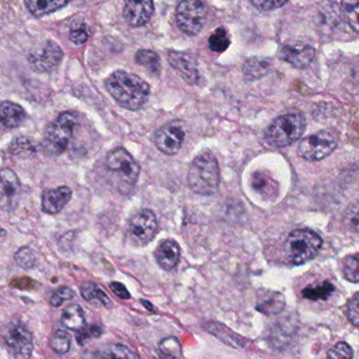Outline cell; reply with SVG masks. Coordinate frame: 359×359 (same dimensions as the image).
<instances>
[{"label":"cell","mask_w":359,"mask_h":359,"mask_svg":"<svg viewBox=\"0 0 359 359\" xmlns=\"http://www.w3.org/2000/svg\"><path fill=\"white\" fill-rule=\"evenodd\" d=\"M155 257H156L157 264L163 270H173L180 262V245L173 239L163 241L155 251Z\"/></svg>","instance_id":"d6986e66"},{"label":"cell","mask_w":359,"mask_h":359,"mask_svg":"<svg viewBox=\"0 0 359 359\" xmlns=\"http://www.w3.org/2000/svg\"><path fill=\"white\" fill-rule=\"evenodd\" d=\"M285 306V296L276 291H266L258 296L256 310L262 314L277 315L283 312Z\"/></svg>","instance_id":"44dd1931"},{"label":"cell","mask_w":359,"mask_h":359,"mask_svg":"<svg viewBox=\"0 0 359 359\" xmlns=\"http://www.w3.org/2000/svg\"><path fill=\"white\" fill-rule=\"evenodd\" d=\"M89 35V30H88L87 25L85 22H77L76 20L71 25L69 37H70L71 41L76 43V45H83V43H87Z\"/></svg>","instance_id":"d590c367"},{"label":"cell","mask_w":359,"mask_h":359,"mask_svg":"<svg viewBox=\"0 0 359 359\" xmlns=\"http://www.w3.org/2000/svg\"><path fill=\"white\" fill-rule=\"evenodd\" d=\"M72 198V190L68 187H58L45 192L41 203V209L45 213L55 215L64 210Z\"/></svg>","instance_id":"e0dca14e"},{"label":"cell","mask_w":359,"mask_h":359,"mask_svg":"<svg viewBox=\"0 0 359 359\" xmlns=\"http://www.w3.org/2000/svg\"><path fill=\"white\" fill-rule=\"evenodd\" d=\"M346 317L348 321L352 323L354 327H358L359 325V297L358 293H355L354 296L351 298L346 306Z\"/></svg>","instance_id":"60d3db41"},{"label":"cell","mask_w":359,"mask_h":359,"mask_svg":"<svg viewBox=\"0 0 359 359\" xmlns=\"http://www.w3.org/2000/svg\"><path fill=\"white\" fill-rule=\"evenodd\" d=\"M184 130L178 121H170L155 133V144L161 152L167 155L177 154L184 140Z\"/></svg>","instance_id":"7c38bea8"},{"label":"cell","mask_w":359,"mask_h":359,"mask_svg":"<svg viewBox=\"0 0 359 359\" xmlns=\"http://www.w3.org/2000/svg\"><path fill=\"white\" fill-rule=\"evenodd\" d=\"M15 262L20 268L31 270L37 264V257L35 252L31 248L22 247L16 252Z\"/></svg>","instance_id":"e575fe53"},{"label":"cell","mask_w":359,"mask_h":359,"mask_svg":"<svg viewBox=\"0 0 359 359\" xmlns=\"http://www.w3.org/2000/svg\"><path fill=\"white\" fill-rule=\"evenodd\" d=\"M22 184L11 169L0 170V209L12 211L18 207Z\"/></svg>","instance_id":"4fadbf2b"},{"label":"cell","mask_w":359,"mask_h":359,"mask_svg":"<svg viewBox=\"0 0 359 359\" xmlns=\"http://www.w3.org/2000/svg\"><path fill=\"white\" fill-rule=\"evenodd\" d=\"M339 5L341 6L344 13H346L348 24L352 27L353 30L357 32L359 26L358 3L357 1H342Z\"/></svg>","instance_id":"8d00e7d4"},{"label":"cell","mask_w":359,"mask_h":359,"mask_svg":"<svg viewBox=\"0 0 359 359\" xmlns=\"http://www.w3.org/2000/svg\"><path fill=\"white\" fill-rule=\"evenodd\" d=\"M207 5L203 1H182L176 9V22L184 34L195 36L203 30L207 20Z\"/></svg>","instance_id":"52a82bcc"},{"label":"cell","mask_w":359,"mask_h":359,"mask_svg":"<svg viewBox=\"0 0 359 359\" xmlns=\"http://www.w3.org/2000/svg\"><path fill=\"white\" fill-rule=\"evenodd\" d=\"M62 58V48L54 41H47L29 53L28 62L35 72L51 73L60 67Z\"/></svg>","instance_id":"8fae6325"},{"label":"cell","mask_w":359,"mask_h":359,"mask_svg":"<svg viewBox=\"0 0 359 359\" xmlns=\"http://www.w3.org/2000/svg\"><path fill=\"white\" fill-rule=\"evenodd\" d=\"M50 346L56 354H67L71 348L70 334L64 330H57L50 338Z\"/></svg>","instance_id":"4dcf8cb0"},{"label":"cell","mask_w":359,"mask_h":359,"mask_svg":"<svg viewBox=\"0 0 359 359\" xmlns=\"http://www.w3.org/2000/svg\"><path fill=\"white\" fill-rule=\"evenodd\" d=\"M106 165L123 186L134 187L137 182L140 174V163L126 149L117 148L111 151L107 156Z\"/></svg>","instance_id":"8992f818"},{"label":"cell","mask_w":359,"mask_h":359,"mask_svg":"<svg viewBox=\"0 0 359 359\" xmlns=\"http://www.w3.org/2000/svg\"><path fill=\"white\" fill-rule=\"evenodd\" d=\"M154 11L153 1H127L123 8V18L130 26L138 28L150 22Z\"/></svg>","instance_id":"9a60e30c"},{"label":"cell","mask_w":359,"mask_h":359,"mask_svg":"<svg viewBox=\"0 0 359 359\" xmlns=\"http://www.w3.org/2000/svg\"><path fill=\"white\" fill-rule=\"evenodd\" d=\"M321 247L323 239L317 233L309 229H297L285 239L283 253L289 264L300 266L316 257Z\"/></svg>","instance_id":"3957f363"},{"label":"cell","mask_w":359,"mask_h":359,"mask_svg":"<svg viewBox=\"0 0 359 359\" xmlns=\"http://www.w3.org/2000/svg\"><path fill=\"white\" fill-rule=\"evenodd\" d=\"M272 70V62L269 58H250L243 65V72L248 81L262 79Z\"/></svg>","instance_id":"d4e9b609"},{"label":"cell","mask_w":359,"mask_h":359,"mask_svg":"<svg viewBox=\"0 0 359 359\" xmlns=\"http://www.w3.org/2000/svg\"><path fill=\"white\" fill-rule=\"evenodd\" d=\"M358 254L346 256L342 262V274L346 280L353 283H358Z\"/></svg>","instance_id":"836d02e7"},{"label":"cell","mask_w":359,"mask_h":359,"mask_svg":"<svg viewBox=\"0 0 359 359\" xmlns=\"http://www.w3.org/2000/svg\"><path fill=\"white\" fill-rule=\"evenodd\" d=\"M158 229L156 216L151 210L137 212L131 218L128 226L130 241L135 247H144L154 239Z\"/></svg>","instance_id":"30bf717a"},{"label":"cell","mask_w":359,"mask_h":359,"mask_svg":"<svg viewBox=\"0 0 359 359\" xmlns=\"http://www.w3.org/2000/svg\"><path fill=\"white\" fill-rule=\"evenodd\" d=\"M205 327L210 334L233 348H245L249 346L250 341L247 338L238 335L222 323L210 321V323H205Z\"/></svg>","instance_id":"ffe728a7"},{"label":"cell","mask_w":359,"mask_h":359,"mask_svg":"<svg viewBox=\"0 0 359 359\" xmlns=\"http://www.w3.org/2000/svg\"><path fill=\"white\" fill-rule=\"evenodd\" d=\"M337 144V136L333 131L323 130L304 138L298 147V153L306 161H321L335 151Z\"/></svg>","instance_id":"ba28073f"},{"label":"cell","mask_w":359,"mask_h":359,"mask_svg":"<svg viewBox=\"0 0 359 359\" xmlns=\"http://www.w3.org/2000/svg\"><path fill=\"white\" fill-rule=\"evenodd\" d=\"M10 153L20 157H32L36 154V148L31 138L20 136L15 138L10 146Z\"/></svg>","instance_id":"f546056e"},{"label":"cell","mask_w":359,"mask_h":359,"mask_svg":"<svg viewBox=\"0 0 359 359\" xmlns=\"http://www.w3.org/2000/svg\"><path fill=\"white\" fill-rule=\"evenodd\" d=\"M26 118V112L20 104L12 102L0 104V123L4 127L9 129L20 127Z\"/></svg>","instance_id":"7402d4cb"},{"label":"cell","mask_w":359,"mask_h":359,"mask_svg":"<svg viewBox=\"0 0 359 359\" xmlns=\"http://www.w3.org/2000/svg\"><path fill=\"white\" fill-rule=\"evenodd\" d=\"M4 342L13 359H30L34 350L33 335L24 323L16 321L8 325Z\"/></svg>","instance_id":"9c48e42d"},{"label":"cell","mask_w":359,"mask_h":359,"mask_svg":"<svg viewBox=\"0 0 359 359\" xmlns=\"http://www.w3.org/2000/svg\"><path fill=\"white\" fill-rule=\"evenodd\" d=\"M159 352L165 359H182V346L177 338L168 337L159 344Z\"/></svg>","instance_id":"d6a6232c"},{"label":"cell","mask_w":359,"mask_h":359,"mask_svg":"<svg viewBox=\"0 0 359 359\" xmlns=\"http://www.w3.org/2000/svg\"><path fill=\"white\" fill-rule=\"evenodd\" d=\"M306 121L299 112L287 113L275 119L266 131V140L275 148H283L297 142L306 130Z\"/></svg>","instance_id":"277c9868"},{"label":"cell","mask_w":359,"mask_h":359,"mask_svg":"<svg viewBox=\"0 0 359 359\" xmlns=\"http://www.w3.org/2000/svg\"><path fill=\"white\" fill-rule=\"evenodd\" d=\"M279 55L285 62H289L295 68H306L314 60L316 50L310 45L297 43L293 46H283Z\"/></svg>","instance_id":"2e32d148"},{"label":"cell","mask_w":359,"mask_h":359,"mask_svg":"<svg viewBox=\"0 0 359 359\" xmlns=\"http://www.w3.org/2000/svg\"><path fill=\"white\" fill-rule=\"evenodd\" d=\"M75 297L74 291L69 287H60V289L56 290L54 292L53 295L51 296L50 299V304L54 306V308H58L62 306L67 300L72 299Z\"/></svg>","instance_id":"f35d334b"},{"label":"cell","mask_w":359,"mask_h":359,"mask_svg":"<svg viewBox=\"0 0 359 359\" xmlns=\"http://www.w3.org/2000/svg\"><path fill=\"white\" fill-rule=\"evenodd\" d=\"M102 329L97 325H92L90 327H86L85 329L79 332L76 335L77 341L81 346H83L88 340L98 338L102 336Z\"/></svg>","instance_id":"ab89813d"},{"label":"cell","mask_w":359,"mask_h":359,"mask_svg":"<svg viewBox=\"0 0 359 359\" xmlns=\"http://www.w3.org/2000/svg\"><path fill=\"white\" fill-rule=\"evenodd\" d=\"M252 187L256 192L262 195H274L276 182L266 172H255L252 176Z\"/></svg>","instance_id":"83f0119b"},{"label":"cell","mask_w":359,"mask_h":359,"mask_svg":"<svg viewBox=\"0 0 359 359\" xmlns=\"http://www.w3.org/2000/svg\"><path fill=\"white\" fill-rule=\"evenodd\" d=\"M354 352L346 342L340 341L327 352L325 359H353Z\"/></svg>","instance_id":"74e56055"},{"label":"cell","mask_w":359,"mask_h":359,"mask_svg":"<svg viewBox=\"0 0 359 359\" xmlns=\"http://www.w3.org/2000/svg\"><path fill=\"white\" fill-rule=\"evenodd\" d=\"M107 91L126 110L136 111L150 97V86L133 73L115 71L104 81Z\"/></svg>","instance_id":"6da1fadb"},{"label":"cell","mask_w":359,"mask_h":359,"mask_svg":"<svg viewBox=\"0 0 359 359\" xmlns=\"http://www.w3.org/2000/svg\"><path fill=\"white\" fill-rule=\"evenodd\" d=\"M231 41L228 31L222 27L216 29L209 39L210 49L213 52H217V53H222V52L226 51Z\"/></svg>","instance_id":"1f68e13d"},{"label":"cell","mask_w":359,"mask_h":359,"mask_svg":"<svg viewBox=\"0 0 359 359\" xmlns=\"http://www.w3.org/2000/svg\"><path fill=\"white\" fill-rule=\"evenodd\" d=\"M25 5L31 14L36 18H41L66 7L69 5V1L67 0H27Z\"/></svg>","instance_id":"484cf974"},{"label":"cell","mask_w":359,"mask_h":359,"mask_svg":"<svg viewBox=\"0 0 359 359\" xmlns=\"http://www.w3.org/2000/svg\"><path fill=\"white\" fill-rule=\"evenodd\" d=\"M188 184L197 194H215L219 189L220 169L217 159L211 153L195 157L188 172Z\"/></svg>","instance_id":"7a4b0ae2"},{"label":"cell","mask_w":359,"mask_h":359,"mask_svg":"<svg viewBox=\"0 0 359 359\" xmlns=\"http://www.w3.org/2000/svg\"><path fill=\"white\" fill-rule=\"evenodd\" d=\"M62 323L72 331H81L87 327L85 311L79 304H69L62 310Z\"/></svg>","instance_id":"cb8c5ba5"},{"label":"cell","mask_w":359,"mask_h":359,"mask_svg":"<svg viewBox=\"0 0 359 359\" xmlns=\"http://www.w3.org/2000/svg\"><path fill=\"white\" fill-rule=\"evenodd\" d=\"M81 294L86 302L97 308L111 309L113 306L112 300L110 299L106 292L96 285L95 283H85L81 285Z\"/></svg>","instance_id":"603a6c76"},{"label":"cell","mask_w":359,"mask_h":359,"mask_svg":"<svg viewBox=\"0 0 359 359\" xmlns=\"http://www.w3.org/2000/svg\"><path fill=\"white\" fill-rule=\"evenodd\" d=\"M135 60L140 66L154 75H158L161 72V57L156 52L152 50H140L136 53Z\"/></svg>","instance_id":"4316f807"},{"label":"cell","mask_w":359,"mask_h":359,"mask_svg":"<svg viewBox=\"0 0 359 359\" xmlns=\"http://www.w3.org/2000/svg\"><path fill=\"white\" fill-rule=\"evenodd\" d=\"M77 116L73 112H64L48 126L43 135V148L51 155H60L68 149L75 127Z\"/></svg>","instance_id":"5b68a950"},{"label":"cell","mask_w":359,"mask_h":359,"mask_svg":"<svg viewBox=\"0 0 359 359\" xmlns=\"http://www.w3.org/2000/svg\"><path fill=\"white\" fill-rule=\"evenodd\" d=\"M334 285L329 281H323L319 285H311L302 291V296L310 300H327L333 294Z\"/></svg>","instance_id":"f1b7e54d"},{"label":"cell","mask_w":359,"mask_h":359,"mask_svg":"<svg viewBox=\"0 0 359 359\" xmlns=\"http://www.w3.org/2000/svg\"><path fill=\"white\" fill-rule=\"evenodd\" d=\"M8 233L7 231L5 230V229L1 228L0 226V245H1V243H4V241L7 239Z\"/></svg>","instance_id":"ee69618b"},{"label":"cell","mask_w":359,"mask_h":359,"mask_svg":"<svg viewBox=\"0 0 359 359\" xmlns=\"http://www.w3.org/2000/svg\"><path fill=\"white\" fill-rule=\"evenodd\" d=\"M110 289L112 290L113 293L117 297L121 298V299H130L131 298V294L129 293L127 287L123 283L113 281V283H110Z\"/></svg>","instance_id":"7bdbcfd3"},{"label":"cell","mask_w":359,"mask_h":359,"mask_svg":"<svg viewBox=\"0 0 359 359\" xmlns=\"http://www.w3.org/2000/svg\"><path fill=\"white\" fill-rule=\"evenodd\" d=\"M83 359H140V355L123 344H115L89 351Z\"/></svg>","instance_id":"ac0fdd59"},{"label":"cell","mask_w":359,"mask_h":359,"mask_svg":"<svg viewBox=\"0 0 359 359\" xmlns=\"http://www.w3.org/2000/svg\"><path fill=\"white\" fill-rule=\"evenodd\" d=\"M167 58L172 68L187 83L196 85L198 83V65L190 54L186 52L169 51Z\"/></svg>","instance_id":"5bb4252c"},{"label":"cell","mask_w":359,"mask_h":359,"mask_svg":"<svg viewBox=\"0 0 359 359\" xmlns=\"http://www.w3.org/2000/svg\"><path fill=\"white\" fill-rule=\"evenodd\" d=\"M252 5L262 11H271V10L278 9L287 5V1H281V0H255L252 1Z\"/></svg>","instance_id":"b9f144b4"}]
</instances>
